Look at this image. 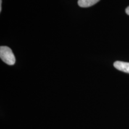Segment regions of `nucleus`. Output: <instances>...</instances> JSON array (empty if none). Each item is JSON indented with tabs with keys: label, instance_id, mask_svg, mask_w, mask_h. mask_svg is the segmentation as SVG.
<instances>
[{
	"label": "nucleus",
	"instance_id": "7ed1b4c3",
	"mask_svg": "<svg viewBox=\"0 0 129 129\" xmlns=\"http://www.w3.org/2000/svg\"><path fill=\"white\" fill-rule=\"evenodd\" d=\"M100 0H78V4L81 7H89L96 4Z\"/></svg>",
	"mask_w": 129,
	"mask_h": 129
},
{
	"label": "nucleus",
	"instance_id": "20e7f679",
	"mask_svg": "<svg viewBox=\"0 0 129 129\" xmlns=\"http://www.w3.org/2000/svg\"><path fill=\"white\" fill-rule=\"evenodd\" d=\"M125 13H126L127 14L129 15V6L128 7H127L126 9H125Z\"/></svg>",
	"mask_w": 129,
	"mask_h": 129
},
{
	"label": "nucleus",
	"instance_id": "f257e3e1",
	"mask_svg": "<svg viewBox=\"0 0 129 129\" xmlns=\"http://www.w3.org/2000/svg\"><path fill=\"white\" fill-rule=\"evenodd\" d=\"M0 57L3 62L9 65H13L16 62V59L13 53L11 48L7 46H1Z\"/></svg>",
	"mask_w": 129,
	"mask_h": 129
},
{
	"label": "nucleus",
	"instance_id": "f03ea898",
	"mask_svg": "<svg viewBox=\"0 0 129 129\" xmlns=\"http://www.w3.org/2000/svg\"><path fill=\"white\" fill-rule=\"evenodd\" d=\"M114 66L118 70L129 74V63L117 61L114 62Z\"/></svg>",
	"mask_w": 129,
	"mask_h": 129
},
{
	"label": "nucleus",
	"instance_id": "39448f33",
	"mask_svg": "<svg viewBox=\"0 0 129 129\" xmlns=\"http://www.w3.org/2000/svg\"><path fill=\"white\" fill-rule=\"evenodd\" d=\"M2 10V0H0V12H1Z\"/></svg>",
	"mask_w": 129,
	"mask_h": 129
}]
</instances>
